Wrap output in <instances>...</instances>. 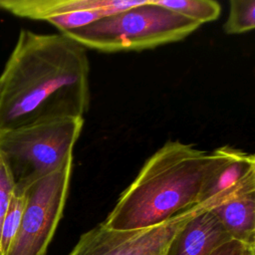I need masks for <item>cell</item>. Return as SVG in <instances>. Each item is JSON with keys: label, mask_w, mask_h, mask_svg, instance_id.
<instances>
[{"label": "cell", "mask_w": 255, "mask_h": 255, "mask_svg": "<svg viewBox=\"0 0 255 255\" xmlns=\"http://www.w3.org/2000/svg\"><path fill=\"white\" fill-rule=\"evenodd\" d=\"M117 12H120V11L106 10V9L85 10V11H79L72 14L60 16V17H55L48 20L47 22L55 26L57 29H59L61 33H65L70 30L87 26L95 21H98L104 17L110 16Z\"/></svg>", "instance_id": "13"}, {"label": "cell", "mask_w": 255, "mask_h": 255, "mask_svg": "<svg viewBox=\"0 0 255 255\" xmlns=\"http://www.w3.org/2000/svg\"><path fill=\"white\" fill-rule=\"evenodd\" d=\"M91 102L86 48L21 29L0 75V129L41 118H84Z\"/></svg>", "instance_id": "1"}, {"label": "cell", "mask_w": 255, "mask_h": 255, "mask_svg": "<svg viewBox=\"0 0 255 255\" xmlns=\"http://www.w3.org/2000/svg\"><path fill=\"white\" fill-rule=\"evenodd\" d=\"M231 239V236L206 207L199 205L170 240L162 255H209L216 247Z\"/></svg>", "instance_id": "8"}, {"label": "cell", "mask_w": 255, "mask_h": 255, "mask_svg": "<svg viewBox=\"0 0 255 255\" xmlns=\"http://www.w3.org/2000/svg\"><path fill=\"white\" fill-rule=\"evenodd\" d=\"M143 0H0V10L16 17L48 21L85 10L122 11L140 4Z\"/></svg>", "instance_id": "9"}, {"label": "cell", "mask_w": 255, "mask_h": 255, "mask_svg": "<svg viewBox=\"0 0 255 255\" xmlns=\"http://www.w3.org/2000/svg\"><path fill=\"white\" fill-rule=\"evenodd\" d=\"M73 157L27 189V201L17 233L5 255H46L66 205Z\"/></svg>", "instance_id": "5"}, {"label": "cell", "mask_w": 255, "mask_h": 255, "mask_svg": "<svg viewBox=\"0 0 255 255\" xmlns=\"http://www.w3.org/2000/svg\"><path fill=\"white\" fill-rule=\"evenodd\" d=\"M27 189L15 184L3 220L0 235V255H5L19 228L27 201Z\"/></svg>", "instance_id": "11"}, {"label": "cell", "mask_w": 255, "mask_h": 255, "mask_svg": "<svg viewBox=\"0 0 255 255\" xmlns=\"http://www.w3.org/2000/svg\"><path fill=\"white\" fill-rule=\"evenodd\" d=\"M199 23L152 0L104 17L87 26L62 33L84 48L104 53L142 51L186 38Z\"/></svg>", "instance_id": "3"}, {"label": "cell", "mask_w": 255, "mask_h": 255, "mask_svg": "<svg viewBox=\"0 0 255 255\" xmlns=\"http://www.w3.org/2000/svg\"><path fill=\"white\" fill-rule=\"evenodd\" d=\"M213 163V151L166 141L147 158L102 223L114 230L143 229L199 205Z\"/></svg>", "instance_id": "2"}, {"label": "cell", "mask_w": 255, "mask_h": 255, "mask_svg": "<svg viewBox=\"0 0 255 255\" xmlns=\"http://www.w3.org/2000/svg\"><path fill=\"white\" fill-rule=\"evenodd\" d=\"M198 209L196 205L161 224L136 230H114L100 223L80 236L69 255H161Z\"/></svg>", "instance_id": "6"}, {"label": "cell", "mask_w": 255, "mask_h": 255, "mask_svg": "<svg viewBox=\"0 0 255 255\" xmlns=\"http://www.w3.org/2000/svg\"><path fill=\"white\" fill-rule=\"evenodd\" d=\"M162 254H163V253H162ZM162 254H161V255H162Z\"/></svg>", "instance_id": "16"}, {"label": "cell", "mask_w": 255, "mask_h": 255, "mask_svg": "<svg viewBox=\"0 0 255 255\" xmlns=\"http://www.w3.org/2000/svg\"><path fill=\"white\" fill-rule=\"evenodd\" d=\"M152 2L200 25L217 20L221 12L220 4L212 0H152Z\"/></svg>", "instance_id": "10"}, {"label": "cell", "mask_w": 255, "mask_h": 255, "mask_svg": "<svg viewBox=\"0 0 255 255\" xmlns=\"http://www.w3.org/2000/svg\"><path fill=\"white\" fill-rule=\"evenodd\" d=\"M84 118H41L12 128L0 129V152L15 184L29 187L73 157Z\"/></svg>", "instance_id": "4"}, {"label": "cell", "mask_w": 255, "mask_h": 255, "mask_svg": "<svg viewBox=\"0 0 255 255\" xmlns=\"http://www.w3.org/2000/svg\"><path fill=\"white\" fill-rule=\"evenodd\" d=\"M209 255H255V243L231 238L216 247Z\"/></svg>", "instance_id": "15"}, {"label": "cell", "mask_w": 255, "mask_h": 255, "mask_svg": "<svg viewBox=\"0 0 255 255\" xmlns=\"http://www.w3.org/2000/svg\"><path fill=\"white\" fill-rule=\"evenodd\" d=\"M202 206L216 215L231 238L255 243V171Z\"/></svg>", "instance_id": "7"}, {"label": "cell", "mask_w": 255, "mask_h": 255, "mask_svg": "<svg viewBox=\"0 0 255 255\" xmlns=\"http://www.w3.org/2000/svg\"><path fill=\"white\" fill-rule=\"evenodd\" d=\"M15 186L13 173L7 159L0 152V235L3 220L8 208L10 197Z\"/></svg>", "instance_id": "14"}, {"label": "cell", "mask_w": 255, "mask_h": 255, "mask_svg": "<svg viewBox=\"0 0 255 255\" xmlns=\"http://www.w3.org/2000/svg\"><path fill=\"white\" fill-rule=\"evenodd\" d=\"M254 27L255 0H231L223 31L228 35H235L249 32Z\"/></svg>", "instance_id": "12"}]
</instances>
